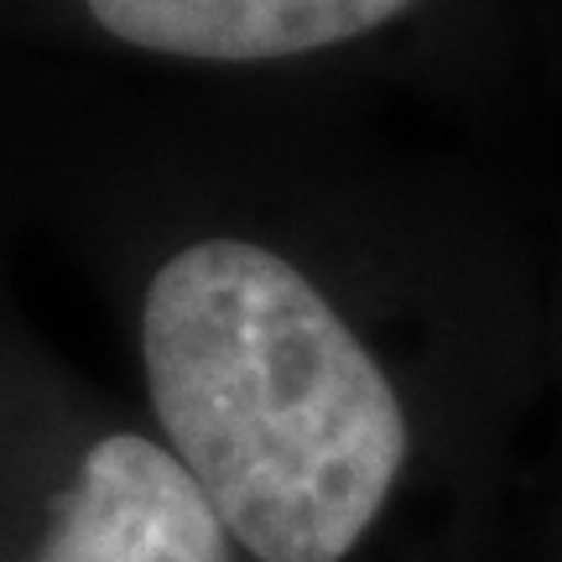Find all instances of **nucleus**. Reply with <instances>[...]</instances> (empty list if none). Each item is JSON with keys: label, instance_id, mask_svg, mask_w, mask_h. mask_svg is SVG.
I'll use <instances>...</instances> for the list:
<instances>
[{"label": "nucleus", "instance_id": "nucleus-1", "mask_svg": "<svg viewBox=\"0 0 562 562\" xmlns=\"http://www.w3.org/2000/svg\"><path fill=\"white\" fill-rule=\"evenodd\" d=\"M157 438L256 562H349L412 459L381 355L292 256L240 235L178 245L140 292Z\"/></svg>", "mask_w": 562, "mask_h": 562}, {"label": "nucleus", "instance_id": "nucleus-2", "mask_svg": "<svg viewBox=\"0 0 562 562\" xmlns=\"http://www.w3.org/2000/svg\"><path fill=\"white\" fill-rule=\"evenodd\" d=\"M32 562H240V547L172 448L121 427L63 474Z\"/></svg>", "mask_w": 562, "mask_h": 562}, {"label": "nucleus", "instance_id": "nucleus-3", "mask_svg": "<svg viewBox=\"0 0 562 562\" xmlns=\"http://www.w3.org/2000/svg\"><path fill=\"white\" fill-rule=\"evenodd\" d=\"M417 0H83L104 37L182 63H286L402 21Z\"/></svg>", "mask_w": 562, "mask_h": 562}]
</instances>
